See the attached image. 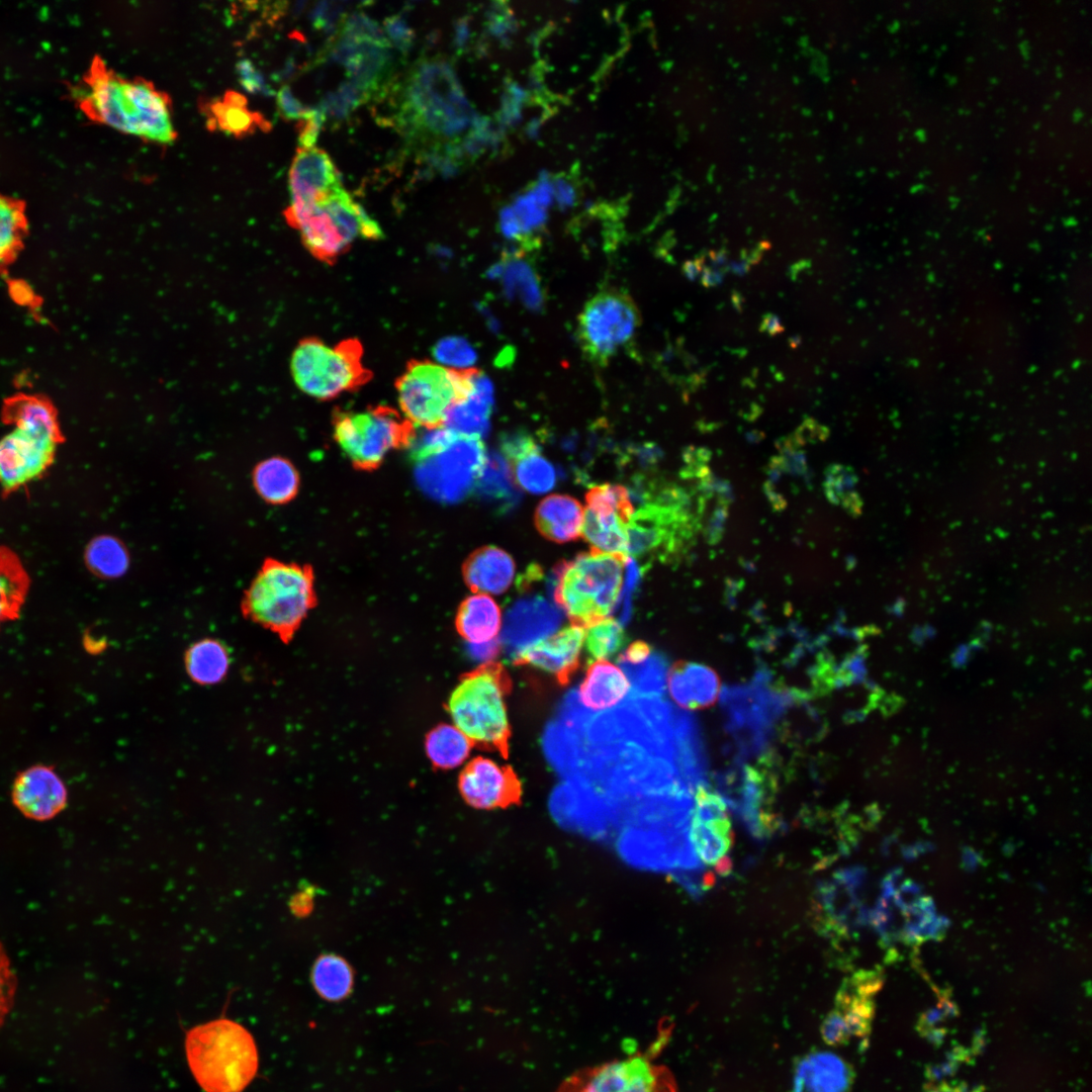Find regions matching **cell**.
<instances>
[{"label":"cell","mask_w":1092,"mask_h":1092,"mask_svg":"<svg viewBox=\"0 0 1092 1092\" xmlns=\"http://www.w3.org/2000/svg\"><path fill=\"white\" fill-rule=\"evenodd\" d=\"M73 97L93 121L159 144L176 139L169 96L147 80L116 74L99 56L92 60Z\"/></svg>","instance_id":"1"},{"label":"cell","mask_w":1092,"mask_h":1092,"mask_svg":"<svg viewBox=\"0 0 1092 1092\" xmlns=\"http://www.w3.org/2000/svg\"><path fill=\"white\" fill-rule=\"evenodd\" d=\"M325 119L326 115L320 107L310 108L300 126L298 138L301 149L313 148Z\"/></svg>","instance_id":"51"},{"label":"cell","mask_w":1092,"mask_h":1092,"mask_svg":"<svg viewBox=\"0 0 1092 1092\" xmlns=\"http://www.w3.org/2000/svg\"><path fill=\"white\" fill-rule=\"evenodd\" d=\"M472 742L454 725L441 724L429 732L426 752L435 767L450 769L469 756Z\"/></svg>","instance_id":"38"},{"label":"cell","mask_w":1092,"mask_h":1092,"mask_svg":"<svg viewBox=\"0 0 1092 1092\" xmlns=\"http://www.w3.org/2000/svg\"><path fill=\"white\" fill-rule=\"evenodd\" d=\"M285 216L298 231L307 251L328 265L335 264L357 239L379 240L383 235L378 223L343 187L311 204L288 206Z\"/></svg>","instance_id":"9"},{"label":"cell","mask_w":1092,"mask_h":1092,"mask_svg":"<svg viewBox=\"0 0 1092 1092\" xmlns=\"http://www.w3.org/2000/svg\"><path fill=\"white\" fill-rule=\"evenodd\" d=\"M291 911L297 916H304L312 909V899L308 892H298L291 898Z\"/></svg>","instance_id":"54"},{"label":"cell","mask_w":1092,"mask_h":1092,"mask_svg":"<svg viewBox=\"0 0 1092 1092\" xmlns=\"http://www.w3.org/2000/svg\"><path fill=\"white\" fill-rule=\"evenodd\" d=\"M630 687L621 668L606 659H599L588 665L578 696L586 708L601 711L618 704Z\"/></svg>","instance_id":"30"},{"label":"cell","mask_w":1092,"mask_h":1092,"mask_svg":"<svg viewBox=\"0 0 1092 1092\" xmlns=\"http://www.w3.org/2000/svg\"><path fill=\"white\" fill-rule=\"evenodd\" d=\"M84 559L89 570L102 578L122 575L129 564L125 546L110 535L93 538L85 549Z\"/></svg>","instance_id":"40"},{"label":"cell","mask_w":1092,"mask_h":1092,"mask_svg":"<svg viewBox=\"0 0 1092 1092\" xmlns=\"http://www.w3.org/2000/svg\"><path fill=\"white\" fill-rule=\"evenodd\" d=\"M401 122L413 135L449 142L470 121L471 112L451 65L429 59L415 66L404 84Z\"/></svg>","instance_id":"4"},{"label":"cell","mask_w":1092,"mask_h":1092,"mask_svg":"<svg viewBox=\"0 0 1092 1092\" xmlns=\"http://www.w3.org/2000/svg\"><path fill=\"white\" fill-rule=\"evenodd\" d=\"M253 484L265 502L283 505L296 496L299 474L289 460L279 456L271 457L254 468Z\"/></svg>","instance_id":"34"},{"label":"cell","mask_w":1092,"mask_h":1092,"mask_svg":"<svg viewBox=\"0 0 1092 1092\" xmlns=\"http://www.w3.org/2000/svg\"><path fill=\"white\" fill-rule=\"evenodd\" d=\"M340 187V175L326 152L314 147L297 151L289 171V206L308 205Z\"/></svg>","instance_id":"23"},{"label":"cell","mask_w":1092,"mask_h":1092,"mask_svg":"<svg viewBox=\"0 0 1092 1092\" xmlns=\"http://www.w3.org/2000/svg\"><path fill=\"white\" fill-rule=\"evenodd\" d=\"M726 517L727 507L726 505L721 504V506L716 509L708 525L707 536L710 543L715 544L719 541L723 532Z\"/></svg>","instance_id":"53"},{"label":"cell","mask_w":1092,"mask_h":1092,"mask_svg":"<svg viewBox=\"0 0 1092 1092\" xmlns=\"http://www.w3.org/2000/svg\"><path fill=\"white\" fill-rule=\"evenodd\" d=\"M363 354V346L355 338L330 346L309 337L299 341L292 352L291 375L296 386L308 396L334 399L371 380L372 372L364 366Z\"/></svg>","instance_id":"11"},{"label":"cell","mask_w":1092,"mask_h":1092,"mask_svg":"<svg viewBox=\"0 0 1092 1092\" xmlns=\"http://www.w3.org/2000/svg\"><path fill=\"white\" fill-rule=\"evenodd\" d=\"M483 484L484 491L494 497L511 498L515 494L511 469L498 458L489 462Z\"/></svg>","instance_id":"44"},{"label":"cell","mask_w":1092,"mask_h":1092,"mask_svg":"<svg viewBox=\"0 0 1092 1092\" xmlns=\"http://www.w3.org/2000/svg\"><path fill=\"white\" fill-rule=\"evenodd\" d=\"M341 34L390 46L383 29L364 13H353L343 23Z\"/></svg>","instance_id":"45"},{"label":"cell","mask_w":1092,"mask_h":1092,"mask_svg":"<svg viewBox=\"0 0 1092 1092\" xmlns=\"http://www.w3.org/2000/svg\"><path fill=\"white\" fill-rule=\"evenodd\" d=\"M310 980L320 997L330 1002H339L352 992L354 971L344 958L325 953L315 960Z\"/></svg>","instance_id":"37"},{"label":"cell","mask_w":1092,"mask_h":1092,"mask_svg":"<svg viewBox=\"0 0 1092 1092\" xmlns=\"http://www.w3.org/2000/svg\"><path fill=\"white\" fill-rule=\"evenodd\" d=\"M11 800L26 818L47 821L66 808L68 790L53 766L39 763L17 774L11 788Z\"/></svg>","instance_id":"19"},{"label":"cell","mask_w":1092,"mask_h":1092,"mask_svg":"<svg viewBox=\"0 0 1092 1092\" xmlns=\"http://www.w3.org/2000/svg\"><path fill=\"white\" fill-rule=\"evenodd\" d=\"M333 436L358 470L377 469L392 450L411 447L416 427L388 405L363 411L337 408L332 416Z\"/></svg>","instance_id":"12"},{"label":"cell","mask_w":1092,"mask_h":1092,"mask_svg":"<svg viewBox=\"0 0 1092 1092\" xmlns=\"http://www.w3.org/2000/svg\"><path fill=\"white\" fill-rule=\"evenodd\" d=\"M667 688L676 705L696 711L709 708L718 701L721 682L718 673L711 667L679 660L669 669Z\"/></svg>","instance_id":"25"},{"label":"cell","mask_w":1092,"mask_h":1092,"mask_svg":"<svg viewBox=\"0 0 1092 1092\" xmlns=\"http://www.w3.org/2000/svg\"><path fill=\"white\" fill-rule=\"evenodd\" d=\"M480 375L476 368L411 360L394 384L402 416L426 430L445 427L451 412L474 393Z\"/></svg>","instance_id":"8"},{"label":"cell","mask_w":1092,"mask_h":1092,"mask_svg":"<svg viewBox=\"0 0 1092 1092\" xmlns=\"http://www.w3.org/2000/svg\"><path fill=\"white\" fill-rule=\"evenodd\" d=\"M491 405V388L480 377L474 393L451 412L445 427L459 434L480 438L487 428Z\"/></svg>","instance_id":"39"},{"label":"cell","mask_w":1092,"mask_h":1092,"mask_svg":"<svg viewBox=\"0 0 1092 1092\" xmlns=\"http://www.w3.org/2000/svg\"><path fill=\"white\" fill-rule=\"evenodd\" d=\"M316 605L310 565L268 558L244 594L242 613L289 642Z\"/></svg>","instance_id":"6"},{"label":"cell","mask_w":1092,"mask_h":1092,"mask_svg":"<svg viewBox=\"0 0 1092 1092\" xmlns=\"http://www.w3.org/2000/svg\"><path fill=\"white\" fill-rule=\"evenodd\" d=\"M484 463L480 438L455 432L446 446L419 461L420 482L436 496L460 498L479 477Z\"/></svg>","instance_id":"14"},{"label":"cell","mask_w":1092,"mask_h":1092,"mask_svg":"<svg viewBox=\"0 0 1092 1092\" xmlns=\"http://www.w3.org/2000/svg\"><path fill=\"white\" fill-rule=\"evenodd\" d=\"M689 839L699 862L717 867L732 843L728 806L718 793L699 786L691 812Z\"/></svg>","instance_id":"17"},{"label":"cell","mask_w":1092,"mask_h":1092,"mask_svg":"<svg viewBox=\"0 0 1092 1092\" xmlns=\"http://www.w3.org/2000/svg\"><path fill=\"white\" fill-rule=\"evenodd\" d=\"M347 3L335 1H323L315 4L310 11V20L316 29L330 32L338 23Z\"/></svg>","instance_id":"47"},{"label":"cell","mask_w":1092,"mask_h":1092,"mask_svg":"<svg viewBox=\"0 0 1092 1092\" xmlns=\"http://www.w3.org/2000/svg\"><path fill=\"white\" fill-rule=\"evenodd\" d=\"M626 641L625 631L620 622L609 617L587 628L583 644L594 660L606 659L619 651Z\"/></svg>","instance_id":"41"},{"label":"cell","mask_w":1092,"mask_h":1092,"mask_svg":"<svg viewBox=\"0 0 1092 1092\" xmlns=\"http://www.w3.org/2000/svg\"><path fill=\"white\" fill-rule=\"evenodd\" d=\"M30 578L18 555L0 545V629L20 616Z\"/></svg>","instance_id":"33"},{"label":"cell","mask_w":1092,"mask_h":1092,"mask_svg":"<svg viewBox=\"0 0 1092 1092\" xmlns=\"http://www.w3.org/2000/svg\"><path fill=\"white\" fill-rule=\"evenodd\" d=\"M1 421L11 427L0 438V487L9 495L47 473L65 435L55 404L40 394L19 392L6 397Z\"/></svg>","instance_id":"2"},{"label":"cell","mask_w":1092,"mask_h":1092,"mask_svg":"<svg viewBox=\"0 0 1092 1092\" xmlns=\"http://www.w3.org/2000/svg\"><path fill=\"white\" fill-rule=\"evenodd\" d=\"M185 1052L190 1071L205 1092H243L258 1071L254 1037L229 1018H216L189 1029Z\"/></svg>","instance_id":"3"},{"label":"cell","mask_w":1092,"mask_h":1092,"mask_svg":"<svg viewBox=\"0 0 1092 1092\" xmlns=\"http://www.w3.org/2000/svg\"><path fill=\"white\" fill-rule=\"evenodd\" d=\"M331 58L345 68L349 81L368 94L377 89L392 63L390 46L341 33L332 47Z\"/></svg>","instance_id":"22"},{"label":"cell","mask_w":1092,"mask_h":1092,"mask_svg":"<svg viewBox=\"0 0 1092 1092\" xmlns=\"http://www.w3.org/2000/svg\"><path fill=\"white\" fill-rule=\"evenodd\" d=\"M761 330L768 331L769 334H776L783 330L779 318L777 316H767L763 322Z\"/></svg>","instance_id":"55"},{"label":"cell","mask_w":1092,"mask_h":1092,"mask_svg":"<svg viewBox=\"0 0 1092 1092\" xmlns=\"http://www.w3.org/2000/svg\"><path fill=\"white\" fill-rule=\"evenodd\" d=\"M370 94L351 81L343 82L339 88L329 93L320 104L326 116L342 119L363 103Z\"/></svg>","instance_id":"42"},{"label":"cell","mask_w":1092,"mask_h":1092,"mask_svg":"<svg viewBox=\"0 0 1092 1092\" xmlns=\"http://www.w3.org/2000/svg\"><path fill=\"white\" fill-rule=\"evenodd\" d=\"M502 450L514 481L523 489L531 493H544L554 487L555 469L541 455L532 437L525 434L511 435L504 439Z\"/></svg>","instance_id":"24"},{"label":"cell","mask_w":1092,"mask_h":1092,"mask_svg":"<svg viewBox=\"0 0 1092 1092\" xmlns=\"http://www.w3.org/2000/svg\"><path fill=\"white\" fill-rule=\"evenodd\" d=\"M639 325L640 313L629 294L606 289L583 306L576 335L584 355L596 364L606 365L633 339Z\"/></svg>","instance_id":"13"},{"label":"cell","mask_w":1092,"mask_h":1092,"mask_svg":"<svg viewBox=\"0 0 1092 1092\" xmlns=\"http://www.w3.org/2000/svg\"><path fill=\"white\" fill-rule=\"evenodd\" d=\"M237 73L243 88L252 94L272 95L274 92L266 83L264 76L257 70L253 63L243 59L237 64Z\"/></svg>","instance_id":"48"},{"label":"cell","mask_w":1092,"mask_h":1092,"mask_svg":"<svg viewBox=\"0 0 1092 1092\" xmlns=\"http://www.w3.org/2000/svg\"><path fill=\"white\" fill-rule=\"evenodd\" d=\"M384 29L389 42L402 53H406L413 46L414 32L401 16H390L384 21Z\"/></svg>","instance_id":"49"},{"label":"cell","mask_w":1092,"mask_h":1092,"mask_svg":"<svg viewBox=\"0 0 1092 1092\" xmlns=\"http://www.w3.org/2000/svg\"><path fill=\"white\" fill-rule=\"evenodd\" d=\"M850 1083V1069L841 1058L828 1052H817L799 1063L794 1092H847Z\"/></svg>","instance_id":"27"},{"label":"cell","mask_w":1092,"mask_h":1092,"mask_svg":"<svg viewBox=\"0 0 1092 1092\" xmlns=\"http://www.w3.org/2000/svg\"><path fill=\"white\" fill-rule=\"evenodd\" d=\"M184 661L187 674L193 681L209 686L225 677L231 657L222 642L205 638L193 643L187 649Z\"/></svg>","instance_id":"35"},{"label":"cell","mask_w":1092,"mask_h":1092,"mask_svg":"<svg viewBox=\"0 0 1092 1092\" xmlns=\"http://www.w3.org/2000/svg\"><path fill=\"white\" fill-rule=\"evenodd\" d=\"M455 626L459 635L473 645L496 639L502 627V612L488 595L474 594L465 598L457 611Z\"/></svg>","instance_id":"29"},{"label":"cell","mask_w":1092,"mask_h":1092,"mask_svg":"<svg viewBox=\"0 0 1092 1092\" xmlns=\"http://www.w3.org/2000/svg\"><path fill=\"white\" fill-rule=\"evenodd\" d=\"M584 634L580 627H564L517 650L513 663L547 671L559 685L566 686L579 667Z\"/></svg>","instance_id":"20"},{"label":"cell","mask_w":1092,"mask_h":1092,"mask_svg":"<svg viewBox=\"0 0 1092 1092\" xmlns=\"http://www.w3.org/2000/svg\"><path fill=\"white\" fill-rule=\"evenodd\" d=\"M582 535L592 550L628 557V525L633 505L628 490L618 484L592 487L585 495Z\"/></svg>","instance_id":"15"},{"label":"cell","mask_w":1092,"mask_h":1092,"mask_svg":"<svg viewBox=\"0 0 1092 1092\" xmlns=\"http://www.w3.org/2000/svg\"><path fill=\"white\" fill-rule=\"evenodd\" d=\"M281 115L288 120H303L310 108L305 107L292 93L288 86H282L276 95Z\"/></svg>","instance_id":"50"},{"label":"cell","mask_w":1092,"mask_h":1092,"mask_svg":"<svg viewBox=\"0 0 1092 1092\" xmlns=\"http://www.w3.org/2000/svg\"><path fill=\"white\" fill-rule=\"evenodd\" d=\"M860 873L843 869L818 885L817 906L822 928L827 935L841 937L860 921L857 889Z\"/></svg>","instance_id":"21"},{"label":"cell","mask_w":1092,"mask_h":1092,"mask_svg":"<svg viewBox=\"0 0 1092 1092\" xmlns=\"http://www.w3.org/2000/svg\"><path fill=\"white\" fill-rule=\"evenodd\" d=\"M458 788L463 800L475 809H507L522 801V784L513 767L483 756L464 766Z\"/></svg>","instance_id":"18"},{"label":"cell","mask_w":1092,"mask_h":1092,"mask_svg":"<svg viewBox=\"0 0 1092 1092\" xmlns=\"http://www.w3.org/2000/svg\"><path fill=\"white\" fill-rule=\"evenodd\" d=\"M515 562L505 550L483 546L474 550L462 564V576L474 594L500 595L511 585Z\"/></svg>","instance_id":"26"},{"label":"cell","mask_w":1092,"mask_h":1092,"mask_svg":"<svg viewBox=\"0 0 1092 1092\" xmlns=\"http://www.w3.org/2000/svg\"><path fill=\"white\" fill-rule=\"evenodd\" d=\"M511 677L502 663L488 661L464 673L451 693L447 710L454 726L482 749L509 755L511 727L505 698Z\"/></svg>","instance_id":"5"},{"label":"cell","mask_w":1092,"mask_h":1092,"mask_svg":"<svg viewBox=\"0 0 1092 1092\" xmlns=\"http://www.w3.org/2000/svg\"><path fill=\"white\" fill-rule=\"evenodd\" d=\"M557 1092H676L670 1073L643 1056L585 1069L566 1079Z\"/></svg>","instance_id":"16"},{"label":"cell","mask_w":1092,"mask_h":1092,"mask_svg":"<svg viewBox=\"0 0 1092 1092\" xmlns=\"http://www.w3.org/2000/svg\"><path fill=\"white\" fill-rule=\"evenodd\" d=\"M650 651V646L646 642L637 640L632 642L621 654L620 661L630 664H639L649 657Z\"/></svg>","instance_id":"52"},{"label":"cell","mask_w":1092,"mask_h":1092,"mask_svg":"<svg viewBox=\"0 0 1092 1092\" xmlns=\"http://www.w3.org/2000/svg\"><path fill=\"white\" fill-rule=\"evenodd\" d=\"M855 481L851 470L841 465H833L826 472V493L832 502L840 503L846 510L856 512L859 510V500L855 492H851Z\"/></svg>","instance_id":"43"},{"label":"cell","mask_w":1092,"mask_h":1092,"mask_svg":"<svg viewBox=\"0 0 1092 1092\" xmlns=\"http://www.w3.org/2000/svg\"><path fill=\"white\" fill-rule=\"evenodd\" d=\"M27 234L25 202L0 193V271L16 260Z\"/></svg>","instance_id":"36"},{"label":"cell","mask_w":1092,"mask_h":1092,"mask_svg":"<svg viewBox=\"0 0 1092 1092\" xmlns=\"http://www.w3.org/2000/svg\"><path fill=\"white\" fill-rule=\"evenodd\" d=\"M559 622L557 611L543 598L535 597L518 602L509 611L506 622V640L525 643V638L545 636Z\"/></svg>","instance_id":"32"},{"label":"cell","mask_w":1092,"mask_h":1092,"mask_svg":"<svg viewBox=\"0 0 1092 1092\" xmlns=\"http://www.w3.org/2000/svg\"><path fill=\"white\" fill-rule=\"evenodd\" d=\"M15 992L16 977L6 950L0 942V1026L13 1005Z\"/></svg>","instance_id":"46"},{"label":"cell","mask_w":1092,"mask_h":1092,"mask_svg":"<svg viewBox=\"0 0 1092 1092\" xmlns=\"http://www.w3.org/2000/svg\"><path fill=\"white\" fill-rule=\"evenodd\" d=\"M534 520L546 539L556 543L571 542L580 537L583 508L570 495L551 494L538 505Z\"/></svg>","instance_id":"28"},{"label":"cell","mask_w":1092,"mask_h":1092,"mask_svg":"<svg viewBox=\"0 0 1092 1092\" xmlns=\"http://www.w3.org/2000/svg\"><path fill=\"white\" fill-rule=\"evenodd\" d=\"M633 513L628 525V553L645 565L675 558L692 539L700 516L692 510L690 494L665 486Z\"/></svg>","instance_id":"10"},{"label":"cell","mask_w":1092,"mask_h":1092,"mask_svg":"<svg viewBox=\"0 0 1092 1092\" xmlns=\"http://www.w3.org/2000/svg\"><path fill=\"white\" fill-rule=\"evenodd\" d=\"M204 107L211 129L217 128L237 138L268 127L267 121L259 113L248 108L246 98L235 91L225 92L221 98L211 100Z\"/></svg>","instance_id":"31"},{"label":"cell","mask_w":1092,"mask_h":1092,"mask_svg":"<svg viewBox=\"0 0 1092 1092\" xmlns=\"http://www.w3.org/2000/svg\"><path fill=\"white\" fill-rule=\"evenodd\" d=\"M629 560L590 550L555 568L554 601L572 626L587 629L609 618L619 600Z\"/></svg>","instance_id":"7"}]
</instances>
